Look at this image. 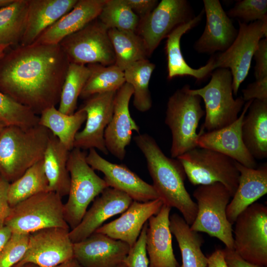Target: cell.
Returning a JSON list of instances; mask_svg holds the SVG:
<instances>
[{"label": "cell", "mask_w": 267, "mask_h": 267, "mask_svg": "<svg viewBox=\"0 0 267 267\" xmlns=\"http://www.w3.org/2000/svg\"><path fill=\"white\" fill-rule=\"evenodd\" d=\"M50 132L38 124L6 126L0 135V175L9 183L42 160Z\"/></svg>", "instance_id": "cell-3"}, {"label": "cell", "mask_w": 267, "mask_h": 267, "mask_svg": "<svg viewBox=\"0 0 267 267\" xmlns=\"http://www.w3.org/2000/svg\"><path fill=\"white\" fill-rule=\"evenodd\" d=\"M130 248L124 241L94 232L73 243V255L84 267H118L124 264Z\"/></svg>", "instance_id": "cell-19"}, {"label": "cell", "mask_w": 267, "mask_h": 267, "mask_svg": "<svg viewBox=\"0 0 267 267\" xmlns=\"http://www.w3.org/2000/svg\"><path fill=\"white\" fill-rule=\"evenodd\" d=\"M69 228L48 227L30 234L27 251L15 266L32 263L39 267H54L74 257Z\"/></svg>", "instance_id": "cell-14"}, {"label": "cell", "mask_w": 267, "mask_h": 267, "mask_svg": "<svg viewBox=\"0 0 267 267\" xmlns=\"http://www.w3.org/2000/svg\"><path fill=\"white\" fill-rule=\"evenodd\" d=\"M242 93L245 102L255 99L267 101V77L249 84Z\"/></svg>", "instance_id": "cell-44"}, {"label": "cell", "mask_w": 267, "mask_h": 267, "mask_svg": "<svg viewBox=\"0 0 267 267\" xmlns=\"http://www.w3.org/2000/svg\"><path fill=\"white\" fill-rule=\"evenodd\" d=\"M134 140L146 159L152 185L163 204L178 209L190 226L197 206L185 187L186 176L182 164L178 159L167 156L149 134H139Z\"/></svg>", "instance_id": "cell-2"}, {"label": "cell", "mask_w": 267, "mask_h": 267, "mask_svg": "<svg viewBox=\"0 0 267 267\" xmlns=\"http://www.w3.org/2000/svg\"><path fill=\"white\" fill-rule=\"evenodd\" d=\"M40 115L39 124L48 130L68 150H72L75 136L86 120V113L79 108L72 114H65L52 106Z\"/></svg>", "instance_id": "cell-31"}, {"label": "cell", "mask_w": 267, "mask_h": 267, "mask_svg": "<svg viewBox=\"0 0 267 267\" xmlns=\"http://www.w3.org/2000/svg\"><path fill=\"white\" fill-rule=\"evenodd\" d=\"M211 75L210 82L204 87L189 89L205 104V118L201 132L219 130L234 122L246 102L242 96L234 98L232 77L228 69L217 68Z\"/></svg>", "instance_id": "cell-6"}, {"label": "cell", "mask_w": 267, "mask_h": 267, "mask_svg": "<svg viewBox=\"0 0 267 267\" xmlns=\"http://www.w3.org/2000/svg\"><path fill=\"white\" fill-rule=\"evenodd\" d=\"M70 151L50 133L43 159L44 171L48 182V190L61 197L68 195L70 177L67 164Z\"/></svg>", "instance_id": "cell-29"}, {"label": "cell", "mask_w": 267, "mask_h": 267, "mask_svg": "<svg viewBox=\"0 0 267 267\" xmlns=\"http://www.w3.org/2000/svg\"><path fill=\"white\" fill-rule=\"evenodd\" d=\"M243 120L244 145L255 159L267 157V101L253 100Z\"/></svg>", "instance_id": "cell-28"}, {"label": "cell", "mask_w": 267, "mask_h": 267, "mask_svg": "<svg viewBox=\"0 0 267 267\" xmlns=\"http://www.w3.org/2000/svg\"><path fill=\"white\" fill-rule=\"evenodd\" d=\"M234 251L253 264L267 267V207L254 203L235 222Z\"/></svg>", "instance_id": "cell-11"}, {"label": "cell", "mask_w": 267, "mask_h": 267, "mask_svg": "<svg viewBox=\"0 0 267 267\" xmlns=\"http://www.w3.org/2000/svg\"></svg>", "instance_id": "cell-56"}, {"label": "cell", "mask_w": 267, "mask_h": 267, "mask_svg": "<svg viewBox=\"0 0 267 267\" xmlns=\"http://www.w3.org/2000/svg\"><path fill=\"white\" fill-rule=\"evenodd\" d=\"M225 261L229 267H267L250 263L241 257L234 250L222 249Z\"/></svg>", "instance_id": "cell-47"}, {"label": "cell", "mask_w": 267, "mask_h": 267, "mask_svg": "<svg viewBox=\"0 0 267 267\" xmlns=\"http://www.w3.org/2000/svg\"><path fill=\"white\" fill-rule=\"evenodd\" d=\"M97 19L108 29L135 32L140 20L125 0H106Z\"/></svg>", "instance_id": "cell-38"}, {"label": "cell", "mask_w": 267, "mask_h": 267, "mask_svg": "<svg viewBox=\"0 0 267 267\" xmlns=\"http://www.w3.org/2000/svg\"><path fill=\"white\" fill-rule=\"evenodd\" d=\"M54 267H84L74 258H72Z\"/></svg>", "instance_id": "cell-50"}, {"label": "cell", "mask_w": 267, "mask_h": 267, "mask_svg": "<svg viewBox=\"0 0 267 267\" xmlns=\"http://www.w3.org/2000/svg\"><path fill=\"white\" fill-rule=\"evenodd\" d=\"M116 93L96 94L85 99L80 108L86 113V123L84 128L77 133L74 148L83 150L94 148L105 155L109 153L104 135L112 117Z\"/></svg>", "instance_id": "cell-15"}, {"label": "cell", "mask_w": 267, "mask_h": 267, "mask_svg": "<svg viewBox=\"0 0 267 267\" xmlns=\"http://www.w3.org/2000/svg\"><path fill=\"white\" fill-rule=\"evenodd\" d=\"M106 0H78L70 11L44 31L33 44H59L65 37L97 18Z\"/></svg>", "instance_id": "cell-24"}, {"label": "cell", "mask_w": 267, "mask_h": 267, "mask_svg": "<svg viewBox=\"0 0 267 267\" xmlns=\"http://www.w3.org/2000/svg\"><path fill=\"white\" fill-rule=\"evenodd\" d=\"M69 64L59 44L15 46L0 57V91L39 115L59 104Z\"/></svg>", "instance_id": "cell-1"}, {"label": "cell", "mask_w": 267, "mask_h": 267, "mask_svg": "<svg viewBox=\"0 0 267 267\" xmlns=\"http://www.w3.org/2000/svg\"><path fill=\"white\" fill-rule=\"evenodd\" d=\"M206 22L204 30L194 44L199 53L213 54L227 50L236 38L238 31L219 0H204Z\"/></svg>", "instance_id": "cell-20"}, {"label": "cell", "mask_w": 267, "mask_h": 267, "mask_svg": "<svg viewBox=\"0 0 267 267\" xmlns=\"http://www.w3.org/2000/svg\"><path fill=\"white\" fill-rule=\"evenodd\" d=\"M12 234L11 230L7 225L4 224L0 226V252L8 242Z\"/></svg>", "instance_id": "cell-49"}, {"label": "cell", "mask_w": 267, "mask_h": 267, "mask_svg": "<svg viewBox=\"0 0 267 267\" xmlns=\"http://www.w3.org/2000/svg\"><path fill=\"white\" fill-rule=\"evenodd\" d=\"M155 68V65L146 59L134 63L124 71L126 83L133 89V105L140 112L147 111L152 106L149 83Z\"/></svg>", "instance_id": "cell-36"}, {"label": "cell", "mask_w": 267, "mask_h": 267, "mask_svg": "<svg viewBox=\"0 0 267 267\" xmlns=\"http://www.w3.org/2000/svg\"><path fill=\"white\" fill-rule=\"evenodd\" d=\"M230 18H237L244 23L263 21L267 18V0L238 1L227 13Z\"/></svg>", "instance_id": "cell-40"}, {"label": "cell", "mask_w": 267, "mask_h": 267, "mask_svg": "<svg viewBox=\"0 0 267 267\" xmlns=\"http://www.w3.org/2000/svg\"><path fill=\"white\" fill-rule=\"evenodd\" d=\"M86 159L94 170L104 174L103 179L109 187L125 193L133 200L143 202L160 198L152 185L144 181L126 165L105 159L95 149H89Z\"/></svg>", "instance_id": "cell-16"}, {"label": "cell", "mask_w": 267, "mask_h": 267, "mask_svg": "<svg viewBox=\"0 0 267 267\" xmlns=\"http://www.w3.org/2000/svg\"><path fill=\"white\" fill-rule=\"evenodd\" d=\"M133 200L127 194L108 187L93 200L79 224L69 231V237L74 243L82 241L112 217L123 213Z\"/></svg>", "instance_id": "cell-21"}, {"label": "cell", "mask_w": 267, "mask_h": 267, "mask_svg": "<svg viewBox=\"0 0 267 267\" xmlns=\"http://www.w3.org/2000/svg\"><path fill=\"white\" fill-rule=\"evenodd\" d=\"M197 212L190 226L197 232L207 233L222 241L225 247L234 250L232 224L227 220L226 209L232 197L222 183L200 185L194 190Z\"/></svg>", "instance_id": "cell-7"}, {"label": "cell", "mask_w": 267, "mask_h": 267, "mask_svg": "<svg viewBox=\"0 0 267 267\" xmlns=\"http://www.w3.org/2000/svg\"><path fill=\"white\" fill-rule=\"evenodd\" d=\"M14 0H0V9L5 7L14 1Z\"/></svg>", "instance_id": "cell-51"}, {"label": "cell", "mask_w": 267, "mask_h": 267, "mask_svg": "<svg viewBox=\"0 0 267 267\" xmlns=\"http://www.w3.org/2000/svg\"><path fill=\"white\" fill-rule=\"evenodd\" d=\"M170 227L180 251V267H208V257L201 250L204 242L201 234L191 230L183 217L177 213L170 216Z\"/></svg>", "instance_id": "cell-30"}, {"label": "cell", "mask_w": 267, "mask_h": 267, "mask_svg": "<svg viewBox=\"0 0 267 267\" xmlns=\"http://www.w3.org/2000/svg\"><path fill=\"white\" fill-rule=\"evenodd\" d=\"M127 4L139 19L149 14L157 6V0H125Z\"/></svg>", "instance_id": "cell-46"}, {"label": "cell", "mask_w": 267, "mask_h": 267, "mask_svg": "<svg viewBox=\"0 0 267 267\" xmlns=\"http://www.w3.org/2000/svg\"><path fill=\"white\" fill-rule=\"evenodd\" d=\"M147 227L148 221L144 224L137 240L130 248L124 262L126 267H149L146 249Z\"/></svg>", "instance_id": "cell-42"}, {"label": "cell", "mask_w": 267, "mask_h": 267, "mask_svg": "<svg viewBox=\"0 0 267 267\" xmlns=\"http://www.w3.org/2000/svg\"><path fill=\"white\" fill-rule=\"evenodd\" d=\"M253 100L245 102L241 114L230 125L210 132L200 131L197 146L221 153L248 168H257L256 160L244 145L241 134L243 120Z\"/></svg>", "instance_id": "cell-18"}, {"label": "cell", "mask_w": 267, "mask_h": 267, "mask_svg": "<svg viewBox=\"0 0 267 267\" xmlns=\"http://www.w3.org/2000/svg\"><path fill=\"white\" fill-rule=\"evenodd\" d=\"M204 14L203 9L199 14L189 21L181 24L174 29L167 37L165 50L167 60L168 79L189 76L198 82L206 79L215 69L213 56L204 66L198 69L191 67L182 55L180 46L181 37L195 27L201 21Z\"/></svg>", "instance_id": "cell-26"}, {"label": "cell", "mask_w": 267, "mask_h": 267, "mask_svg": "<svg viewBox=\"0 0 267 267\" xmlns=\"http://www.w3.org/2000/svg\"><path fill=\"white\" fill-rule=\"evenodd\" d=\"M194 17L187 0H162L140 19L135 33L142 39L149 57L174 29Z\"/></svg>", "instance_id": "cell-13"}, {"label": "cell", "mask_w": 267, "mask_h": 267, "mask_svg": "<svg viewBox=\"0 0 267 267\" xmlns=\"http://www.w3.org/2000/svg\"><path fill=\"white\" fill-rule=\"evenodd\" d=\"M108 34L115 53L114 64L122 71L149 57L142 39L135 32L109 29Z\"/></svg>", "instance_id": "cell-32"}, {"label": "cell", "mask_w": 267, "mask_h": 267, "mask_svg": "<svg viewBox=\"0 0 267 267\" xmlns=\"http://www.w3.org/2000/svg\"><path fill=\"white\" fill-rule=\"evenodd\" d=\"M118 267H126V266L124 265V264H123L121 265L120 266H119Z\"/></svg>", "instance_id": "cell-55"}, {"label": "cell", "mask_w": 267, "mask_h": 267, "mask_svg": "<svg viewBox=\"0 0 267 267\" xmlns=\"http://www.w3.org/2000/svg\"><path fill=\"white\" fill-rule=\"evenodd\" d=\"M30 234L12 233L0 252V267H13L24 256Z\"/></svg>", "instance_id": "cell-41"}, {"label": "cell", "mask_w": 267, "mask_h": 267, "mask_svg": "<svg viewBox=\"0 0 267 267\" xmlns=\"http://www.w3.org/2000/svg\"><path fill=\"white\" fill-rule=\"evenodd\" d=\"M108 29L97 18L65 37L59 45L70 63L81 65L115 64V55Z\"/></svg>", "instance_id": "cell-10"}, {"label": "cell", "mask_w": 267, "mask_h": 267, "mask_svg": "<svg viewBox=\"0 0 267 267\" xmlns=\"http://www.w3.org/2000/svg\"><path fill=\"white\" fill-rule=\"evenodd\" d=\"M131 85L125 83L116 93L111 121L104 132V141L108 153L123 160L126 147L131 141L133 132L139 134V127L132 118L129 103L133 95Z\"/></svg>", "instance_id": "cell-17"}, {"label": "cell", "mask_w": 267, "mask_h": 267, "mask_svg": "<svg viewBox=\"0 0 267 267\" xmlns=\"http://www.w3.org/2000/svg\"><path fill=\"white\" fill-rule=\"evenodd\" d=\"M28 0H14L0 9V45L17 46L25 31Z\"/></svg>", "instance_id": "cell-33"}, {"label": "cell", "mask_w": 267, "mask_h": 267, "mask_svg": "<svg viewBox=\"0 0 267 267\" xmlns=\"http://www.w3.org/2000/svg\"><path fill=\"white\" fill-rule=\"evenodd\" d=\"M208 267H229L222 249H216L208 257Z\"/></svg>", "instance_id": "cell-48"}, {"label": "cell", "mask_w": 267, "mask_h": 267, "mask_svg": "<svg viewBox=\"0 0 267 267\" xmlns=\"http://www.w3.org/2000/svg\"><path fill=\"white\" fill-rule=\"evenodd\" d=\"M90 74L80 97L86 99L96 94L117 91L125 83L124 71L115 64L87 65Z\"/></svg>", "instance_id": "cell-34"}, {"label": "cell", "mask_w": 267, "mask_h": 267, "mask_svg": "<svg viewBox=\"0 0 267 267\" xmlns=\"http://www.w3.org/2000/svg\"><path fill=\"white\" fill-rule=\"evenodd\" d=\"M239 30L230 47L213 56L215 69L227 68L232 77L233 94L236 95L241 83L247 76L254 52L259 41L267 37L261 21L249 24L238 20Z\"/></svg>", "instance_id": "cell-12"}, {"label": "cell", "mask_w": 267, "mask_h": 267, "mask_svg": "<svg viewBox=\"0 0 267 267\" xmlns=\"http://www.w3.org/2000/svg\"><path fill=\"white\" fill-rule=\"evenodd\" d=\"M0 121L6 126L29 128L39 124V116L0 91Z\"/></svg>", "instance_id": "cell-39"}, {"label": "cell", "mask_w": 267, "mask_h": 267, "mask_svg": "<svg viewBox=\"0 0 267 267\" xmlns=\"http://www.w3.org/2000/svg\"><path fill=\"white\" fill-rule=\"evenodd\" d=\"M9 47L7 45H0V57L4 54L5 50Z\"/></svg>", "instance_id": "cell-52"}, {"label": "cell", "mask_w": 267, "mask_h": 267, "mask_svg": "<svg viewBox=\"0 0 267 267\" xmlns=\"http://www.w3.org/2000/svg\"><path fill=\"white\" fill-rule=\"evenodd\" d=\"M49 191L43 160L29 168L20 177L9 183L8 200L13 207L37 194Z\"/></svg>", "instance_id": "cell-35"}, {"label": "cell", "mask_w": 267, "mask_h": 267, "mask_svg": "<svg viewBox=\"0 0 267 267\" xmlns=\"http://www.w3.org/2000/svg\"><path fill=\"white\" fill-rule=\"evenodd\" d=\"M171 207L163 204L148 220L146 249L149 267H179L172 246L170 227Z\"/></svg>", "instance_id": "cell-23"}, {"label": "cell", "mask_w": 267, "mask_h": 267, "mask_svg": "<svg viewBox=\"0 0 267 267\" xmlns=\"http://www.w3.org/2000/svg\"><path fill=\"white\" fill-rule=\"evenodd\" d=\"M62 198L51 191L34 195L11 207L4 224L12 233L19 234L48 227L70 228L65 219Z\"/></svg>", "instance_id": "cell-8"}, {"label": "cell", "mask_w": 267, "mask_h": 267, "mask_svg": "<svg viewBox=\"0 0 267 267\" xmlns=\"http://www.w3.org/2000/svg\"><path fill=\"white\" fill-rule=\"evenodd\" d=\"M78 0H28L26 26L19 45L33 44L37 38L64 15Z\"/></svg>", "instance_id": "cell-27"}, {"label": "cell", "mask_w": 267, "mask_h": 267, "mask_svg": "<svg viewBox=\"0 0 267 267\" xmlns=\"http://www.w3.org/2000/svg\"><path fill=\"white\" fill-rule=\"evenodd\" d=\"M13 267H39L32 263H26V264H23L21 266H14Z\"/></svg>", "instance_id": "cell-53"}, {"label": "cell", "mask_w": 267, "mask_h": 267, "mask_svg": "<svg viewBox=\"0 0 267 267\" xmlns=\"http://www.w3.org/2000/svg\"><path fill=\"white\" fill-rule=\"evenodd\" d=\"M186 176L194 185L219 182L234 195L239 182L236 161L218 152L196 147L178 156Z\"/></svg>", "instance_id": "cell-9"}, {"label": "cell", "mask_w": 267, "mask_h": 267, "mask_svg": "<svg viewBox=\"0 0 267 267\" xmlns=\"http://www.w3.org/2000/svg\"><path fill=\"white\" fill-rule=\"evenodd\" d=\"M253 57L256 62L254 68L256 79L267 77V38L259 41Z\"/></svg>", "instance_id": "cell-43"}, {"label": "cell", "mask_w": 267, "mask_h": 267, "mask_svg": "<svg viewBox=\"0 0 267 267\" xmlns=\"http://www.w3.org/2000/svg\"><path fill=\"white\" fill-rule=\"evenodd\" d=\"M190 87L184 85L168 99L165 123L172 134L171 157L178 156L197 147V129L205 111L201 97L190 93Z\"/></svg>", "instance_id": "cell-4"}, {"label": "cell", "mask_w": 267, "mask_h": 267, "mask_svg": "<svg viewBox=\"0 0 267 267\" xmlns=\"http://www.w3.org/2000/svg\"><path fill=\"white\" fill-rule=\"evenodd\" d=\"M163 205L160 198L143 202L133 200L119 218L102 225L95 232L124 241L131 247L137 240L144 224L159 212Z\"/></svg>", "instance_id": "cell-22"}, {"label": "cell", "mask_w": 267, "mask_h": 267, "mask_svg": "<svg viewBox=\"0 0 267 267\" xmlns=\"http://www.w3.org/2000/svg\"><path fill=\"white\" fill-rule=\"evenodd\" d=\"M5 127H6L5 125L0 121V135Z\"/></svg>", "instance_id": "cell-54"}, {"label": "cell", "mask_w": 267, "mask_h": 267, "mask_svg": "<svg viewBox=\"0 0 267 267\" xmlns=\"http://www.w3.org/2000/svg\"><path fill=\"white\" fill-rule=\"evenodd\" d=\"M9 182L0 175V226L4 225L11 207L8 200Z\"/></svg>", "instance_id": "cell-45"}, {"label": "cell", "mask_w": 267, "mask_h": 267, "mask_svg": "<svg viewBox=\"0 0 267 267\" xmlns=\"http://www.w3.org/2000/svg\"><path fill=\"white\" fill-rule=\"evenodd\" d=\"M87 155L85 150L74 148L67 161L70 185L68 198L64 204V214L71 229L81 222L91 202L109 187L88 163Z\"/></svg>", "instance_id": "cell-5"}, {"label": "cell", "mask_w": 267, "mask_h": 267, "mask_svg": "<svg viewBox=\"0 0 267 267\" xmlns=\"http://www.w3.org/2000/svg\"><path fill=\"white\" fill-rule=\"evenodd\" d=\"M89 74L87 65L70 63L60 94V112L68 115L75 112L78 99Z\"/></svg>", "instance_id": "cell-37"}, {"label": "cell", "mask_w": 267, "mask_h": 267, "mask_svg": "<svg viewBox=\"0 0 267 267\" xmlns=\"http://www.w3.org/2000/svg\"><path fill=\"white\" fill-rule=\"evenodd\" d=\"M236 165L239 172L238 185L226 209L227 220L232 224L243 211L267 193V163L256 168L236 161Z\"/></svg>", "instance_id": "cell-25"}]
</instances>
